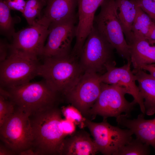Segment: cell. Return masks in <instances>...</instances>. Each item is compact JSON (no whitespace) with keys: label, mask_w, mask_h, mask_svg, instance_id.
<instances>
[{"label":"cell","mask_w":155,"mask_h":155,"mask_svg":"<svg viewBox=\"0 0 155 155\" xmlns=\"http://www.w3.org/2000/svg\"><path fill=\"white\" fill-rule=\"evenodd\" d=\"M77 0H47L43 16L50 24L77 17Z\"/></svg>","instance_id":"16"},{"label":"cell","mask_w":155,"mask_h":155,"mask_svg":"<svg viewBox=\"0 0 155 155\" xmlns=\"http://www.w3.org/2000/svg\"><path fill=\"white\" fill-rule=\"evenodd\" d=\"M100 6L99 13L95 16L94 25L120 56L131 60L130 46L124 38L115 0H104Z\"/></svg>","instance_id":"5"},{"label":"cell","mask_w":155,"mask_h":155,"mask_svg":"<svg viewBox=\"0 0 155 155\" xmlns=\"http://www.w3.org/2000/svg\"><path fill=\"white\" fill-rule=\"evenodd\" d=\"M150 153V146L136 138L121 147L115 155H146Z\"/></svg>","instance_id":"23"},{"label":"cell","mask_w":155,"mask_h":155,"mask_svg":"<svg viewBox=\"0 0 155 155\" xmlns=\"http://www.w3.org/2000/svg\"><path fill=\"white\" fill-rule=\"evenodd\" d=\"M62 112L65 119L70 120L75 124L82 126L86 123V121L82 117L81 112L73 106H68L63 107Z\"/></svg>","instance_id":"25"},{"label":"cell","mask_w":155,"mask_h":155,"mask_svg":"<svg viewBox=\"0 0 155 155\" xmlns=\"http://www.w3.org/2000/svg\"><path fill=\"white\" fill-rule=\"evenodd\" d=\"M38 58L10 49L7 58L0 62V86L10 88L30 82L38 76Z\"/></svg>","instance_id":"4"},{"label":"cell","mask_w":155,"mask_h":155,"mask_svg":"<svg viewBox=\"0 0 155 155\" xmlns=\"http://www.w3.org/2000/svg\"><path fill=\"white\" fill-rule=\"evenodd\" d=\"M16 153L11 150L5 145H0V155H14Z\"/></svg>","instance_id":"31"},{"label":"cell","mask_w":155,"mask_h":155,"mask_svg":"<svg viewBox=\"0 0 155 155\" xmlns=\"http://www.w3.org/2000/svg\"><path fill=\"white\" fill-rule=\"evenodd\" d=\"M100 75L84 72L65 96L72 105L83 113H88L97 100L101 90Z\"/></svg>","instance_id":"12"},{"label":"cell","mask_w":155,"mask_h":155,"mask_svg":"<svg viewBox=\"0 0 155 155\" xmlns=\"http://www.w3.org/2000/svg\"><path fill=\"white\" fill-rule=\"evenodd\" d=\"M141 9L155 22V1L153 0H135Z\"/></svg>","instance_id":"26"},{"label":"cell","mask_w":155,"mask_h":155,"mask_svg":"<svg viewBox=\"0 0 155 155\" xmlns=\"http://www.w3.org/2000/svg\"><path fill=\"white\" fill-rule=\"evenodd\" d=\"M113 46L99 32L94 24L82 47L80 64L84 72L106 71V66L116 63Z\"/></svg>","instance_id":"6"},{"label":"cell","mask_w":155,"mask_h":155,"mask_svg":"<svg viewBox=\"0 0 155 155\" xmlns=\"http://www.w3.org/2000/svg\"><path fill=\"white\" fill-rule=\"evenodd\" d=\"M98 151L94 140L86 133H78L64 139L58 154L67 155H93Z\"/></svg>","instance_id":"15"},{"label":"cell","mask_w":155,"mask_h":155,"mask_svg":"<svg viewBox=\"0 0 155 155\" xmlns=\"http://www.w3.org/2000/svg\"><path fill=\"white\" fill-rule=\"evenodd\" d=\"M5 3L10 10L23 12L26 4L24 0H4Z\"/></svg>","instance_id":"27"},{"label":"cell","mask_w":155,"mask_h":155,"mask_svg":"<svg viewBox=\"0 0 155 155\" xmlns=\"http://www.w3.org/2000/svg\"><path fill=\"white\" fill-rule=\"evenodd\" d=\"M75 124L66 119H62L61 125L63 132L65 136L71 135L74 133L75 129Z\"/></svg>","instance_id":"28"},{"label":"cell","mask_w":155,"mask_h":155,"mask_svg":"<svg viewBox=\"0 0 155 155\" xmlns=\"http://www.w3.org/2000/svg\"><path fill=\"white\" fill-rule=\"evenodd\" d=\"M86 124L94 138L98 152L105 155H115L122 146L133 138L132 132L108 123L105 119L95 123L86 120Z\"/></svg>","instance_id":"10"},{"label":"cell","mask_w":155,"mask_h":155,"mask_svg":"<svg viewBox=\"0 0 155 155\" xmlns=\"http://www.w3.org/2000/svg\"><path fill=\"white\" fill-rule=\"evenodd\" d=\"M131 60L120 67H115L116 63L109 64L106 67L105 72L100 75L101 82L117 85L125 89L127 94L131 95L133 101L139 105L142 113L145 114V109L144 101L140 94L139 89L135 83V75L131 69Z\"/></svg>","instance_id":"13"},{"label":"cell","mask_w":155,"mask_h":155,"mask_svg":"<svg viewBox=\"0 0 155 155\" xmlns=\"http://www.w3.org/2000/svg\"><path fill=\"white\" fill-rule=\"evenodd\" d=\"M10 9L4 0H0V31L1 34L9 38H12L16 32V22L11 16Z\"/></svg>","instance_id":"21"},{"label":"cell","mask_w":155,"mask_h":155,"mask_svg":"<svg viewBox=\"0 0 155 155\" xmlns=\"http://www.w3.org/2000/svg\"><path fill=\"white\" fill-rule=\"evenodd\" d=\"M30 116L33 145L37 150L41 154L58 153L66 137L62 126L61 112L53 106Z\"/></svg>","instance_id":"2"},{"label":"cell","mask_w":155,"mask_h":155,"mask_svg":"<svg viewBox=\"0 0 155 155\" xmlns=\"http://www.w3.org/2000/svg\"><path fill=\"white\" fill-rule=\"evenodd\" d=\"M147 40L152 44H155V26L149 35Z\"/></svg>","instance_id":"32"},{"label":"cell","mask_w":155,"mask_h":155,"mask_svg":"<svg viewBox=\"0 0 155 155\" xmlns=\"http://www.w3.org/2000/svg\"><path fill=\"white\" fill-rule=\"evenodd\" d=\"M20 155H36L40 154L38 151H34L28 148L25 150L19 153Z\"/></svg>","instance_id":"33"},{"label":"cell","mask_w":155,"mask_h":155,"mask_svg":"<svg viewBox=\"0 0 155 155\" xmlns=\"http://www.w3.org/2000/svg\"><path fill=\"white\" fill-rule=\"evenodd\" d=\"M30 115L18 108L0 127V136L5 145L16 153L29 148L34 135Z\"/></svg>","instance_id":"7"},{"label":"cell","mask_w":155,"mask_h":155,"mask_svg":"<svg viewBox=\"0 0 155 155\" xmlns=\"http://www.w3.org/2000/svg\"><path fill=\"white\" fill-rule=\"evenodd\" d=\"M50 24L42 16L33 25L15 33L10 49L36 58L42 56Z\"/></svg>","instance_id":"9"},{"label":"cell","mask_w":155,"mask_h":155,"mask_svg":"<svg viewBox=\"0 0 155 155\" xmlns=\"http://www.w3.org/2000/svg\"><path fill=\"white\" fill-rule=\"evenodd\" d=\"M118 15L128 44L132 41V27L136 12L135 0H115Z\"/></svg>","instance_id":"19"},{"label":"cell","mask_w":155,"mask_h":155,"mask_svg":"<svg viewBox=\"0 0 155 155\" xmlns=\"http://www.w3.org/2000/svg\"><path fill=\"white\" fill-rule=\"evenodd\" d=\"M139 69L148 71L152 76L155 78V64L144 65L141 66Z\"/></svg>","instance_id":"30"},{"label":"cell","mask_w":155,"mask_h":155,"mask_svg":"<svg viewBox=\"0 0 155 155\" xmlns=\"http://www.w3.org/2000/svg\"><path fill=\"white\" fill-rule=\"evenodd\" d=\"M7 89L15 106L30 116L53 107L56 99L57 93L44 80Z\"/></svg>","instance_id":"3"},{"label":"cell","mask_w":155,"mask_h":155,"mask_svg":"<svg viewBox=\"0 0 155 155\" xmlns=\"http://www.w3.org/2000/svg\"><path fill=\"white\" fill-rule=\"evenodd\" d=\"M47 0H27L22 15L29 26L33 25L42 16L41 12Z\"/></svg>","instance_id":"22"},{"label":"cell","mask_w":155,"mask_h":155,"mask_svg":"<svg viewBox=\"0 0 155 155\" xmlns=\"http://www.w3.org/2000/svg\"><path fill=\"white\" fill-rule=\"evenodd\" d=\"M154 0V1H155V0Z\"/></svg>","instance_id":"34"},{"label":"cell","mask_w":155,"mask_h":155,"mask_svg":"<svg viewBox=\"0 0 155 155\" xmlns=\"http://www.w3.org/2000/svg\"><path fill=\"white\" fill-rule=\"evenodd\" d=\"M144 114H139L131 119L125 114H121L116 118L118 124L130 130L136 138L143 143L152 146L155 150V117L145 119Z\"/></svg>","instance_id":"14"},{"label":"cell","mask_w":155,"mask_h":155,"mask_svg":"<svg viewBox=\"0 0 155 155\" xmlns=\"http://www.w3.org/2000/svg\"><path fill=\"white\" fill-rule=\"evenodd\" d=\"M129 45L131 60L134 69L155 63V44H151L145 39L134 38Z\"/></svg>","instance_id":"18"},{"label":"cell","mask_w":155,"mask_h":155,"mask_svg":"<svg viewBox=\"0 0 155 155\" xmlns=\"http://www.w3.org/2000/svg\"><path fill=\"white\" fill-rule=\"evenodd\" d=\"M76 18L50 24L47 41L41 57L44 58L64 56L71 54V43L76 36Z\"/></svg>","instance_id":"11"},{"label":"cell","mask_w":155,"mask_h":155,"mask_svg":"<svg viewBox=\"0 0 155 155\" xmlns=\"http://www.w3.org/2000/svg\"><path fill=\"white\" fill-rule=\"evenodd\" d=\"M132 71L144 100L145 113L149 116L153 115L155 113V78L140 69L134 68Z\"/></svg>","instance_id":"17"},{"label":"cell","mask_w":155,"mask_h":155,"mask_svg":"<svg viewBox=\"0 0 155 155\" xmlns=\"http://www.w3.org/2000/svg\"><path fill=\"white\" fill-rule=\"evenodd\" d=\"M125 90L117 85L101 83L99 96L89 112L102 117L104 119L108 117L116 118L123 113L128 117L136 103L130 102L125 98Z\"/></svg>","instance_id":"8"},{"label":"cell","mask_w":155,"mask_h":155,"mask_svg":"<svg viewBox=\"0 0 155 155\" xmlns=\"http://www.w3.org/2000/svg\"><path fill=\"white\" fill-rule=\"evenodd\" d=\"M76 58L71 54L44 58V62L39 66L38 76L43 78L53 91L65 95L84 72Z\"/></svg>","instance_id":"1"},{"label":"cell","mask_w":155,"mask_h":155,"mask_svg":"<svg viewBox=\"0 0 155 155\" xmlns=\"http://www.w3.org/2000/svg\"><path fill=\"white\" fill-rule=\"evenodd\" d=\"M10 44L5 41L1 39L0 40V62L5 60L8 56Z\"/></svg>","instance_id":"29"},{"label":"cell","mask_w":155,"mask_h":155,"mask_svg":"<svg viewBox=\"0 0 155 155\" xmlns=\"http://www.w3.org/2000/svg\"><path fill=\"white\" fill-rule=\"evenodd\" d=\"M15 106L10 98L0 95V127L13 113Z\"/></svg>","instance_id":"24"},{"label":"cell","mask_w":155,"mask_h":155,"mask_svg":"<svg viewBox=\"0 0 155 155\" xmlns=\"http://www.w3.org/2000/svg\"><path fill=\"white\" fill-rule=\"evenodd\" d=\"M137 4L136 14L132 27L133 40L134 38L147 40L155 26V22Z\"/></svg>","instance_id":"20"}]
</instances>
